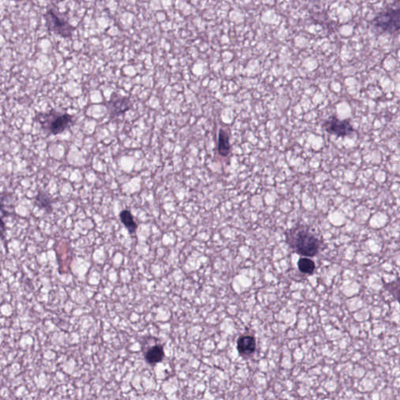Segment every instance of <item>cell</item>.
Instances as JSON below:
<instances>
[{"mask_svg":"<svg viewBox=\"0 0 400 400\" xmlns=\"http://www.w3.org/2000/svg\"><path fill=\"white\" fill-rule=\"evenodd\" d=\"M37 121L45 131L51 135H60L65 131L74 123L72 116L68 114L51 111L37 116Z\"/></svg>","mask_w":400,"mask_h":400,"instance_id":"7a4b0ae2","label":"cell"},{"mask_svg":"<svg viewBox=\"0 0 400 400\" xmlns=\"http://www.w3.org/2000/svg\"><path fill=\"white\" fill-rule=\"evenodd\" d=\"M131 105L132 102L129 98L113 94L111 100L108 103V112L111 117H119L131 109Z\"/></svg>","mask_w":400,"mask_h":400,"instance_id":"8992f818","label":"cell"},{"mask_svg":"<svg viewBox=\"0 0 400 400\" xmlns=\"http://www.w3.org/2000/svg\"><path fill=\"white\" fill-rule=\"evenodd\" d=\"M298 268L302 273L312 275L314 272L316 265L313 260L309 258H300L298 261Z\"/></svg>","mask_w":400,"mask_h":400,"instance_id":"7c38bea8","label":"cell"},{"mask_svg":"<svg viewBox=\"0 0 400 400\" xmlns=\"http://www.w3.org/2000/svg\"><path fill=\"white\" fill-rule=\"evenodd\" d=\"M44 17L46 22V26L50 32L61 35L64 38H70L72 35L74 28L70 25L69 22L64 18L59 12L54 9L47 10Z\"/></svg>","mask_w":400,"mask_h":400,"instance_id":"277c9868","label":"cell"},{"mask_svg":"<svg viewBox=\"0 0 400 400\" xmlns=\"http://www.w3.org/2000/svg\"><path fill=\"white\" fill-rule=\"evenodd\" d=\"M35 203L41 209H45L48 213H50L52 209V202L50 196L45 193H39L35 198Z\"/></svg>","mask_w":400,"mask_h":400,"instance_id":"8fae6325","label":"cell"},{"mask_svg":"<svg viewBox=\"0 0 400 400\" xmlns=\"http://www.w3.org/2000/svg\"><path fill=\"white\" fill-rule=\"evenodd\" d=\"M325 131L336 137H347L355 132L350 119L341 120L336 116H331L323 124Z\"/></svg>","mask_w":400,"mask_h":400,"instance_id":"5b68a950","label":"cell"},{"mask_svg":"<svg viewBox=\"0 0 400 400\" xmlns=\"http://www.w3.org/2000/svg\"><path fill=\"white\" fill-rule=\"evenodd\" d=\"M120 220L124 226L127 228V231L130 234H134L136 232L138 228V225L135 221L134 217L131 211L127 209H124L120 213Z\"/></svg>","mask_w":400,"mask_h":400,"instance_id":"30bf717a","label":"cell"},{"mask_svg":"<svg viewBox=\"0 0 400 400\" xmlns=\"http://www.w3.org/2000/svg\"><path fill=\"white\" fill-rule=\"evenodd\" d=\"M372 26L382 34L400 35V7L380 12L372 20Z\"/></svg>","mask_w":400,"mask_h":400,"instance_id":"3957f363","label":"cell"},{"mask_svg":"<svg viewBox=\"0 0 400 400\" xmlns=\"http://www.w3.org/2000/svg\"><path fill=\"white\" fill-rule=\"evenodd\" d=\"M387 291L400 304V278L384 285Z\"/></svg>","mask_w":400,"mask_h":400,"instance_id":"4fadbf2b","label":"cell"},{"mask_svg":"<svg viewBox=\"0 0 400 400\" xmlns=\"http://www.w3.org/2000/svg\"><path fill=\"white\" fill-rule=\"evenodd\" d=\"M286 243L293 251L309 257L316 256L322 250V240L305 225H297L288 230Z\"/></svg>","mask_w":400,"mask_h":400,"instance_id":"6da1fadb","label":"cell"},{"mask_svg":"<svg viewBox=\"0 0 400 400\" xmlns=\"http://www.w3.org/2000/svg\"><path fill=\"white\" fill-rule=\"evenodd\" d=\"M256 338L251 335H243L237 341V350L238 354L243 357H250L256 351Z\"/></svg>","mask_w":400,"mask_h":400,"instance_id":"52a82bcc","label":"cell"},{"mask_svg":"<svg viewBox=\"0 0 400 400\" xmlns=\"http://www.w3.org/2000/svg\"><path fill=\"white\" fill-rule=\"evenodd\" d=\"M164 350L163 345H155L150 347L145 353V360L150 365H155L156 363L162 361L164 358Z\"/></svg>","mask_w":400,"mask_h":400,"instance_id":"ba28073f","label":"cell"},{"mask_svg":"<svg viewBox=\"0 0 400 400\" xmlns=\"http://www.w3.org/2000/svg\"><path fill=\"white\" fill-rule=\"evenodd\" d=\"M230 150H231V145H230L229 136L225 130L220 129L218 134V153L221 156L225 157L229 154Z\"/></svg>","mask_w":400,"mask_h":400,"instance_id":"9c48e42d","label":"cell"}]
</instances>
